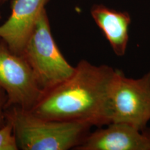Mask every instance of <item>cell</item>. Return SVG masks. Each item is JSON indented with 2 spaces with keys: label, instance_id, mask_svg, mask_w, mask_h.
Segmentation results:
<instances>
[{
  "label": "cell",
  "instance_id": "cell-12",
  "mask_svg": "<svg viewBox=\"0 0 150 150\" xmlns=\"http://www.w3.org/2000/svg\"><path fill=\"white\" fill-rule=\"evenodd\" d=\"M0 19H1V14H0Z\"/></svg>",
  "mask_w": 150,
  "mask_h": 150
},
{
  "label": "cell",
  "instance_id": "cell-6",
  "mask_svg": "<svg viewBox=\"0 0 150 150\" xmlns=\"http://www.w3.org/2000/svg\"><path fill=\"white\" fill-rule=\"evenodd\" d=\"M77 150H150V130L122 122H111L90 133Z\"/></svg>",
  "mask_w": 150,
  "mask_h": 150
},
{
  "label": "cell",
  "instance_id": "cell-4",
  "mask_svg": "<svg viewBox=\"0 0 150 150\" xmlns=\"http://www.w3.org/2000/svg\"><path fill=\"white\" fill-rule=\"evenodd\" d=\"M0 87L8 97L7 108L31 110L44 94L31 67L0 38Z\"/></svg>",
  "mask_w": 150,
  "mask_h": 150
},
{
  "label": "cell",
  "instance_id": "cell-3",
  "mask_svg": "<svg viewBox=\"0 0 150 150\" xmlns=\"http://www.w3.org/2000/svg\"><path fill=\"white\" fill-rule=\"evenodd\" d=\"M20 54L31 67L44 93L63 83L74 72V67L65 59L54 40L45 9Z\"/></svg>",
  "mask_w": 150,
  "mask_h": 150
},
{
  "label": "cell",
  "instance_id": "cell-5",
  "mask_svg": "<svg viewBox=\"0 0 150 150\" xmlns=\"http://www.w3.org/2000/svg\"><path fill=\"white\" fill-rule=\"evenodd\" d=\"M149 120L150 72L132 79L120 71L112 93L111 122L126 123L144 130Z\"/></svg>",
  "mask_w": 150,
  "mask_h": 150
},
{
  "label": "cell",
  "instance_id": "cell-10",
  "mask_svg": "<svg viewBox=\"0 0 150 150\" xmlns=\"http://www.w3.org/2000/svg\"><path fill=\"white\" fill-rule=\"evenodd\" d=\"M8 104V97L6 93L0 87V128L6 123V110Z\"/></svg>",
  "mask_w": 150,
  "mask_h": 150
},
{
  "label": "cell",
  "instance_id": "cell-2",
  "mask_svg": "<svg viewBox=\"0 0 150 150\" xmlns=\"http://www.w3.org/2000/svg\"><path fill=\"white\" fill-rule=\"evenodd\" d=\"M6 115L13 126L19 149L22 150L75 149L92 127L76 122L45 119L18 106H9Z\"/></svg>",
  "mask_w": 150,
  "mask_h": 150
},
{
  "label": "cell",
  "instance_id": "cell-8",
  "mask_svg": "<svg viewBox=\"0 0 150 150\" xmlns=\"http://www.w3.org/2000/svg\"><path fill=\"white\" fill-rule=\"evenodd\" d=\"M91 13L114 53L119 56L125 55L129 43V28L131 22L130 15L103 4L94 5Z\"/></svg>",
  "mask_w": 150,
  "mask_h": 150
},
{
  "label": "cell",
  "instance_id": "cell-7",
  "mask_svg": "<svg viewBox=\"0 0 150 150\" xmlns=\"http://www.w3.org/2000/svg\"><path fill=\"white\" fill-rule=\"evenodd\" d=\"M49 0H13L11 13L0 25V38L20 54Z\"/></svg>",
  "mask_w": 150,
  "mask_h": 150
},
{
  "label": "cell",
  "instance_id": "cell-1",
  "mask_svg": "<svg viewBox=\"0 0 150 150\" xmlns=\"http://www.w3.org/2000/svg\"><path fill=\"white\" fill-rule=\"evenodd\" d=\"M119 72L81 60L70 78L45 92L30 110L52 120L107 125L111 122L112 93Z\"/></svg>",
  "mask_w": 150,
  "mask_h": 150
},
{
  "label": "cell",
  "instance_id": "cell-11",
  "mask_svg": "<svg viewBox=\"0 0 150 150\" xmlns=\"http://www.w3.org/2000/svg\"><path fill=\"white\" fill-rule=\"evenodd\" d=\"M5 1H6V0H0V6H1V4H3L4 2Z\"/></svg>",
  "mask_w": 150,
  "mask_h": 150
},
{
  "label": "cell",
  "instance_id": "cell-9",
  "mask_svg": "<svg viewBox=\"0 0 150 150\" xmlns=\"http://www.w3.org/2000/svg\"><path fill=\"white\" fill-rule=\"evenodd\" d=\"M19 147L12 125L7 120L0 128V150H18Z\"/></svg>",
  "mask_w": 150,
  "mask_h": 150
}]
</instances>
